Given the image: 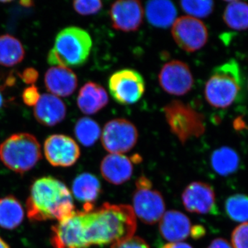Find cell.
<instances>
[{
	"mask_svg": "<svg viewBox=\"0 0 248 248\" xmlns=\"http://www.w3.org/2000/svg\"><path fill=\"white\" fill-rule=\"evenodd\" d=\"M79 213L89 248L129 239L136 231V217L130 205L105 203L95 208L94 205H84Z\"/></svg>",
	"mask_w": 248,
	"mask_h": 248,
	"instance_id": "cell-1",
	"label": "cell"
},
{
	"mask_svg": "<svg viewBox=\"0 0 248 248\" xmlns=\"http://www.w3.org/2000/svg\"><path fill=\"white\" fill-rule=\"evenodd\" d=\"M32 221H60L75 213L71 191L63 182L52 177L37 179L31 186L26 203Z\"/></svg>",
	"mask_w": 248,
	"mask_h": 248,
	"instance_id": "cell-2",
	"label": "cell"
},
{
	"mask_svg": "<svg viewBox=\"0 0 248 248\" xmlns=\"http://www.w3.org/2000/svg\"><path fill=\"white\" fill-rule=\"evenodd\" d=\"M92 39L87 31L79 27L65 28L55 37L47 61L53 66L79 67L91 54Z\"/></svg>",
	"mask_w": 248,
	"mask_h": 248,
	"instance_id": "cell-3",
	"label": "cell"
},
{
	"mask_svg": "<svg viewBox=\"0 0 248 248\" xmlns=\"http://www.w3.org/2000/svg\"><path fill=\"white\" fill-rule=\"evenodd\" d=\"M241 83V71L234 60L217 67L205 85L204 95L207 102L217 108L229 107L236 100Z\"/></svg>",
	"mask_w": 248,
	"mask_h": 248,
	"instance_id": "cell-4",
	"label": "cell"
},
{
	"mask_svg": "<svg viewBox=\"0 0 248 248\" xmlns=\"http://www.w3.org/2000/svg\"><path fill=\"white\" fill-rule=\"evenodd\" d=\"M41 159L40 143L31 134H14L0 145V160L15 172L22 174L31 170Z\"/></svg>",
	"mask_w": 248,
	"mask_h": 248,
	"instance_id": "cell-5",
	"label": "cell"
},
{
	"mask_svg": "<svg viewBox=\"0 0 248 248\" xmlns=\"http://www.w3.org/2000/svg\"><path fill=\"white\" fill-rule=\"evenodd\" d=\"M171 133L184 144L191 138H198L205 131V117L189 104L173 100L163 108Z\"/></svg>",
	"mask_w": 248,
	"mask_h": 248,
	"instance_id": "cell-6",
	"label": "cell"
},
{
	"mask_svg": "<svg viewBox=\"0 0 248 248\" xmlns=\"http://www.w3.org/2000/svg\"><path fill=\"white\" fill-rule=\"evenodd\" d=\"M133 202L135 215L146 224H155L164 215V197L153 188V184L146 176L142 175L137 180Z\"/></svg>",
	"mask_w": 248,
	"mask_h": 248,
	"instance_id": "cell-7",
	"label": "cell"
},
{
	"mask_svg": "<svg viewBox=\"0 0 248 248\" xmlns=\"http://www.w3.org/2000/svg\"><path fill=\"white\" fill-rule=\"evenodd\" d=\"M139 133L136 126L125 119H114L104 125L102 146L110 154L128 153L136 145Z\"/></svg>",
	"mask_w": 248,
	"mask_h": 248,
	"instance_id": "cell-8",
	"label": "cell"
},
{
	"mask_svg": "<svg viewBox=\"0 0 248 248\" xmlns=\"http://www.w3.org/2000/svg\"><path fill=\"white\" fill-rule=\"evenodd\" d=\"M109 91L116 102L122 105H131L140 101L146 91L144 79L133 69L120 70L108 80Z\"/></svg>",
	"mask_w": 248,
	"mask_h": 248,
	"instance_id": "cell-9",
	"label": "cell"
},
{
	"mask_svg": "<svg viewBox=\"0 0 248 248\" xmlns=\"http://www.w3.org/2000/svg\"><path fill=\"white\" fill-rule=\"evenodd\" d=\"M172 35L179 48L188 53L200 50L208 40L206 26L188 16L177 18L172 26Z\"/></svg>",
	"mask_w": 248,
	"mask_h": 248,
	"instance_id": "cell-10",
	"label": "cell"
},
{
	"mask_svg": "<svg viewBox=\"0 0 248 248\" xmlns=\"http://www.w3.org/2000/svg\"><path fill=\"white\" fill-rule=\"evenodd\" d=\"M161 89L175 96L185 95L193 87L194 78L185 62L172 60L165 63L158 77Z\"/></svg>",
	"mask_w": 248,
	"mask_h": 248,
	"instance_id": "cell-11",
	"label": "cell"
},
{
	"mask_svg": "<svg viewBox=\"0 0 248 248\" xmlns=\"http://www.w3.org/2000/svg\"><path fill=\"white\" fill-rule=\"evenodd\" d=\"M50 244L54 248H89L79 211L52 227Z\"/></svg>",
	"mask_w": 248,
	"mask_h": 248,
	"instance_id": "cell-12",
	"label": "cell"
},
{
	"mask_svg": "<svg viewBox=\"0 0 248 248\" xmlns=\"http://www.w3.org/2000/svg\"><path fill=\"white\" fill-rule=\"evenodd\" d=\"M44 152L46 159L54 167H71L81 155L79 145L73 139L64 135L48 137L44 145Z\"/></svg>",
	"mask_w": 248,
	"mask_h": 248,
	"instance_id": "cell-13",
	"label": "cell"
},
{
	"mask_svg": "<svg viewBox=\"0 0 248 248\" xmlns=\"http://www.w3.org/2000/svg\"><path fill=\"white\" fill-rule=\"evenodd\" d=\"M182 202L186 210L200 215H217L216 196L212 186L205 183H191L182 194Z\"/></svg>",
	"mask_w": 248,
	"mask_h": 248,
	"instance_id": "cell-14",
	"label": "cell"
},
{
	"mask_svg": "<svg viewBox=\"0 0 248 248\" xmlns=\"http://www.w3.org/2000/svg\"><path fill=\"white\" fill-rule=\"evenodd\" d=\"M110 17L112 27L123 32L138 31L143 23L144 10L137 0H120L111 5Z\"/></svg>",
	"mask_w": 248,
	"mask_h": 248,
	"instance_id": "cell-15",
	"label": "cell"
},
{
	"mask_svg": "<svg viewBox=\"0 0 248 248\" xmlns=\"http://www.w3.org/2000/svg\"><path fill=\"white\" fill-rule=\"evenodd\" d=\"M141 161L139 155L129 158L122 154H110L106 156L101 163V173L108 182L121 185L128 182L133 175V163Z\"/></svg>",
	"mask_w": 248,
	"mask_h": 248,
	"instance_id": "cell-16",
	"label": "cell"
},
{
	"mask_svg": "<svg viewBox=\"0 0 248 248\" xmlns=\"http://www.w3.org/2000/svg\"><path fill=\"white\" fill-rule=\"evenodd\" d=\"M193 228L190 218L177 210L166 212L160 219V234L169 243L181 242L189 236L192 237Z\"/></svg>",
	"mask_w": 248,
	"mask_h": 248,
	"instance_id": "cell-17",
	"label": "cell"
},
{
	"mask_svg": "<svg viewBox=\"0 0 248 248\" xmlns=\"http://www.w3.org/2000/svg\"><path fill=\"white\" fill-rule=\"evenodd\" d=\"M45 86L56 97H68L78 87V77L69 68L53 66L45 74Z\"/></svg>",
	"mask_w": 248,
	"mask_h": 248,
	"instance_id": "cell-18",
	"label": "cell"
},
{
	"mask_svg": "<svg viewBox=\"0 0 248 248\" xmlns=\"http://www.w3.org/2000/svg\"><path fill=\"white\" fill-rule=\"evenodd\" d=\"M66 115V107L63 101L48 93L42 94L34 108L36 120L45 126L52 127L61 123Z\"/></svg>",
	"mask_w": 248,
	"mask_h": 248,
	"instance_id": "cell-19",
	"label": "cell"
},
{
	"mask_svg": "<svg viewBox=\"0 0 248 248\" xmlns=\"http://www.w3.org/2000/svg\"><path fill=\"white\" fill-rule=\"evenodd\" d=\"M108 101V94L103 86L89 81L80 89L78 106L85 115H94L107 107Z\"/></svg>",
	"mask_w": 248,
	"mask_h": 248,
	"instance_id": "cell-20",
	"label": "cell"
},
{
	"mask_svg": "<svg viewBox=\"0 0 248 248\" xmlns=\"http://www.w3.org/2000/svg\"><path fill=\"white\" fill-rule=\"evenodd\" d=\"M146 16L153 27L167 29L172 26L177 17V11L172 1L153 0L146 3Z\"/></svg>",
	"mask_w": 248,
	"mask_h": 248,
	"instance_id": "cell-21",
	"label": "cell"
},
{
	"mask_svg": "<svg viewBox=\"0 0 248 248\" xmlns=\"http://www.w3.org/2000/svg\"><path fill=\"white\" fill-rule=\"evenodd\" d=\"M72 191L77 200L84 205H93L102 192V186L97 177L84 172L73 181Z\"/></svg>",
	"mask_w": 248,
	"mask_h": 248,
	"instance_id": "cell-22",
	"label": "cell"
},
{
	"mask_svg": "<svg viewBox=\"0 0 248 248\" xmlns=\"http://www.w3.org/2000/svg\"><path fill=\"white\" fill-rule=\"evenodd\" d=\"M24 218L22 204L12 195L0 199V227L14 230L20 226Z\"/></svg>",
	"mask_w": 248,
	"mask_h": 248,
	"instance_id": "cell-23",
	"label": "cell"
},
{
	"mask_svg": "<svg viewBox=\"0 0 248 248\" xmlns=\"http://www.w3.org/2000/svg\"><path fill=\"white\" fill-rule=\"evenodd\" d=\"M25 51L19 40L10 35L0 36V65L16 66L24 60Z\"/></svg>",
	"mask_w": 248,
	"mask_h": 248,
	"instance_id": "cell-24",
	"label": "cell"
},
{
	"mask_svg": "<svg viewBox=\"0 0 248 248\" xmlns=\"http://www.w3.org/2000/svg\"><path fill=\"white\" fill-rule=\"evenodd\" d=\"M210 163L215 172L221 176H228L239 167V155L231 148L221 147L213 152Z\"/></svg>",
	"mask_w": 248,
	"mask_h": 248,
	"instance_id": "cell-25",
	"label": "cell"
},
{
	"mask_svg": "<svg viewBox=\"0 0 248 248\" xmlns=\"http://www.w3.org/2000/svg\"><path fill=\"white\" fill-rule=\"evenodd\" d=\"M223 21L228 27L236 31L248 29V4L232 1L227 5L223 13Z\"/></svg>",
	"mask_w": 248,
	"mask_h": 248,
	"instance_id": "cell-26",
	"label": "cell"
},
{
	"mask_svg": "<svg viewBox=\"0 0 248 248\" xmlns=\"http://www.w3.org/2000/svg\"><path fill=\"white\" fill-rule=\"evenodd\" d=\"M74 132L79 143L86 147L93 146L102 135V130L97 122L86 117L77 122Z\"/></svg>",
	"mask_w": 248,
	"mask_h": 248,
	"instance_id": "cell-27",
	"label": "cell"
},
{
	"mask_svg": "<svg viewBox=\"0 0 248 248\" xmlns=\"http://www.w3.org/2000/svg\"><path fill=\"white\" fill-rule=\"evenodd\" d=\"M228 216L234 221L248 222V197L243 194H236L230 197L226 202Z\"/></svg>",
	"mask_w": 248,
	"mask_h": 248,
	"instance_id": "cell-28",
	"label": "cell"
},
{
	"mask_svg": "<svg viewBox=\"0 0 248 248\" xmlns=\"http://www.w3.org/2000/svg\"><path fill=\"white\" fill-rule=\"evenodd\" d=\"M181 8L190 17L200 19L208 17L213 13L215 3L213 1L184 0L179 2Z\"/></svg>",
	"mask_w": 248,
	"mask_h": 248,
	"instance_id": "cell-29",
	"label": "cell"
},
{
	"mask_svg": "<svg viewBox=\"0 0 248 248\" xmlns=\"http://www.w3.org/2000/svg\"><path fill=\"white\" fill-rule=\"evenodd\" d=\"M73 9L81 16H87L99 13L103 4L99 0H76L73 3Z\"/></svg>",
	"mask_w": 248,
	"mask_h": 248,
	"instance_id": "cell-30",
	"label": "cell"
},
{
	"mask_svg": "<svg viewBox=\"0 0 248 248\" xmlns=\"http://www.w3.org/2000/svg\"><path fill=\"white\" fill-rule=\"evenodd\" d=\"M233 248H248V222L241 223L232 233Z\"/></svg>",
	"mask_w": 248,
	"mask_h": 248,
	"instance_id": "cell-31",
	"label": "cell"
},
{
	"mask_svg": "<svg viewBox=\"0 0 248 248\" xmlns=\"http://www.w3.org/2000/svg\"><path fill=\"white\" fill-rule=\"evenodd\" d=\"M111 248H151L144 239L140 236H132L129 239L118 241L112 245Z\"/></svg>",
	"mask_w": 248,
	"mask_h": 248,
	"instance_id": "cell-32",
	"label": "cell"
},
{
	"mask_svg": "<svg viewBox=\"0 0 248 248\" xmlns=\"http://www.w3.org/2000/svg\"><path fill=\"white\" fill-rule=\"evenodd\" d=\"M38 89L34 85L24 90L22 93L23 102L29 107H35L40 98Z\"/></svg>",
	"mask_w": 248,
	"mask_h": 248,
	"instance_id": "cell-33",
	"label": "cell"
},
{
	"mask_svg": "<svg viewBox=\"0 0 248 248\" xmlns=\"http://www.w3.org/2000/svg\"><path fill=\"white\" fill-rule=\"evenodd\" d=\"M20 77L25 84H34L38 79L39 73L35 68H28L22 72Z\"/></svg>",
	"mask_w": 248,
	"mask_h": 248,
	"instance_id": "cell-34",
	"label": "cell"
},
{
	"mask_svg": "<svg viewBox=\"0 0 248 248\" xmlns=\"http://www.w3.org/2000/svg\"><path fill=\"white\" fill-rule=\"evenodd\" d=\"M208 248H233L232 245L230 244L226 240L218 238L213 240L211 244L208 246Z\"/></svg>",
	"mask_w": 248,
	"mask_h": 248,
	"instance_id": "cell-35",
	"label": "cell"
},
{
	"mask_svg": "<svg viewBox=\"0 0 248 248\" xmlns=\"http://www.w3.org/2000/svg\"><path fill=\"white\" fill-rule=\"evenodd\" d=\"M159 248H193L190 245L186 244V243H168V244L163 245Z\"/></svg>",
	"mask_w": 248,
	"mask_h": 248,
	"instance_id": "cell-36",
	"label": "cell"
},
{
	"mask_svg": "<svg viewBox=\"0 0 248 248\" xmlns=\"http://www.w3.org/2000/svg\"><path fill=\"white\" fill-rule=\"evenodd\" d=\"M0 248H10V246L4 240L0 237Z\"/></svg>",
	"mask_w": 248,
	"mask_h": 248,
	"instance_id": "cell-37",
	"label": "cell"
},
{
	"mask_svg": "<svg viewBox=\"0 0 248 248\" xmlns=\"http://www.w3.org/2000/svg\"><path fill=\"white\" fill-rule=\"evenodd\" d=\"M3 105H4V98H3L2 94H1V92H0V110H1Z\"/></svg>",
	"mask_w": 248,
	"mask_h": 248,
	"instance_id": "cell-38",
	"label": "cell"
},
{
	"mask_svg": "<svg viewBox=\"0 0 248 248\" xmlns=\"http://www.w3.org/2000/svg\"><path fill=\"white\" fill-rule=\"evenodd\" d=\"M21 4H26L24 5V6H30L32 4V1H21Z\"/></svg>",
	"mask_w": 248,
	"mask_h": 248,
	"instance_id": "cell-39",
	"label": "cell"
}]
</instances>
